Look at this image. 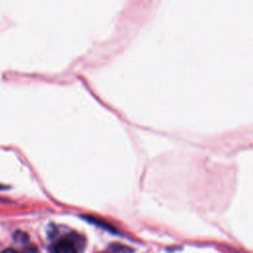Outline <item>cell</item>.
<instances>
[{"instance_id": "1", "label": "cell", "mask_w": 253, "mask_h": 253, "mask_svg": "<svg viewBox=\"0 0 253 253\" xmlns=\"http://www.w3.org/2000/svg\"><path fill=\"white\" fill-rule=\"evenodd\" d=\"M54 253H77V249L71 240L61 239L55 244Z\"/></svg>"}, {"instance_id": "2", "label": "cell", "mask_w": 253, "mask_h": 253, "mask_svg": "<svg viewBox=\"0 0 253 253\" xmlns=\"http://www.w3.org/2000/svg\"><path fill=\"white\" fill-rule=\"evenodd\" d=\"M0 253H18V252H17V251H15L14 249H11V248H7V249H5V250L1 251Z\"/></svg>"}, {"instance_id": "3", "label": "cell", "mask_w": 253, "mask_h": 253, "mask_svg": "<svg viewBox=\"0 0 253 253\" xmlns=\"http://www.w3.org/2000/svg\"><path fill=\"white\" fill-rule=\"evenodd\" d=\"M2 188H3V186H1V185H0V189H2Z\"/></svg>"}]
</instances>
